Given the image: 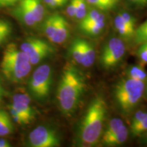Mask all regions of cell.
Segmentation results:
<instances>
[{
    "mask_svg": "<svg viewBox=\"0 0 147 147\" xmlns=\"http://www.w3.org/2000/svg\"><path fill=\"white\" fill-rule=\"evenodd\" d=\"M85 88L82 73L71 64L65 65L59 82L57 98L59 106L64 115L71 116L78 106Z\"/></svg>",
    "mask_w": 147,
    "mask_h": 147,
    "instance_id": "cell-1",
    "label": "cell"
},
{
    "mask_svg": "<svg viewBox=\"0 0 147 147\" xmlns=\"http://www.w3.org/2000/svg\"><path fill=\"white\" fill-rule=\"evenodd\" d=\"M106 115V104L102 97L97 96L89 104L80 123L78 140L84 146H94L102 135Z\"/></svg>",
    "mask_w": 147,
    "mask_h": 147,
    "instance_id": "cell-2",
    "label": "cell"
},
{
    "mask_svg": "<svg viewBox=\"0 0 147 147\" xmlns=\"http://www.w3.org/2000/svg\"><path fill=\"white\" fill-rule=\"evenodd\" d=\"M28 56L13 43L9 44L3 53L0 67L8 81L20 83L28 76L32 69Z\"/></svg>",
    "mask_w": 147,
    "mask_h": 147,
    "instance_id": "cell-3",
    "label": "cell"
},
{
    "mask_svg": "<svg viewBox=\"0 0 147 147\" xmlns=\"http://www.w3.org/2000/svg\"><path fill=\"white\" fill-rule=\"evenodd\" d=\"M146 82L127 78L117 84L114 90L116 102L125 114H129L137 107L144 95Z\"/></svg>",
    "mask_w": 147,
    "mask_h": 147,
    "instance_id": "cell-4",
    "label": "cell"
},
{
    "mask_svg": "<svg viewBox=\"0 0 147 147\" xmlns=\"http://www.w3.org/2000/svg\"><path fill=\"white\" fill-rule=\"evenodd\" d=\"M52 80V67L47 64L39 66L29 79V89L31 94L38 100H45L50 93Z\"/></svg>",
    "mask_w": 147,
    "mask_h": 147,
    "instance_id": "cell-5",
    "label": "cell"
},
{
    "mask_svg": "<svg viewBox=\"0 0 147 147\" xmlns=\"http://www.w3.org/2000/svg\"><path fill=\"white\" fill-rule=\"evenodd\" d=\"M20 49L28 56L32 65L40 63L54 53V49L47 42L35 38H29L25 40Z\"/></svg>",
    "mask_w": 147,
    "mask_h": 147,
    "instance_id": "cell-6",
    "label": "cell"
},
{
    "mask_svg": "<svg viewBox=\"0 0 147 147\" xmlns=\"http://www.w3.org/2000/svg\"><path fill=\"white\" fill-rule=\"evenodd\" d=\"M125 53L123 41L118 38L110 39L104 46L101 55V65L105 69L115 67L121 61Z\"/></svg>",
    "mask_w": 147,
    "mask_h": 147,
    "instance_id": "cell-7",
    "label": "cell"
},
{
    "mask_svg": "<svg viewBox=\"0 0 147 147\" xmlns=\"http://www.w3.org/2000/svg\"><path fill=\"white\" fill-rule=\"evenodd\" d=\"M29 143L33 147H56L60 145V140L55 129L40 125L30 132Z\"/></svg>",
    "mask_w": 147,
    "mask_h": 147,
    "instance_id": "cell-8",
    "label": "cell"
},
{
    "mask_svg": "<svg viewBox=\"0 0 147 147\" xmlns=\"http://www.w3.org/2000/svg\"><path fill=\"white\" fill-rule=\"evenodd\" d=\"M12 105L27 121V124L34 119L35 112L31 104V99L25 93H15L12 99Z\"/></svg>",
    "mask_w": 147,
    "mask_h": 147,
    "instance_id": "cell-9",
    "label": "cell"
},
{
    "mask_svg": "<svg viewBox=\"0 0 147 147\" xmlns=\"http://www.w3.org/2000/svg\"><path fill=\"white\" fill-rule=\"evenodd\" d=\"M69 36V26L67 21L63 16L59 15L57 25L53 35L51 42L61 45L65 42Z\"/></svg>",
    "mask_w": 147,
    "mask_h": 147,
    "instance_id": "cell-10",
    "label": "cell"
},
{
    "mask_svg": "<svg viewBox=\"0 0 147 147\" xmlns=\"http://www.w3.org/2000/svg\"><path fill=\"white\" fill-rule=\"evenodd\" d=\"M14 14L24 25L28 27H34L37 23L31 11L22 1L20 0L17 6L14 9Z\"/></svg>",
    "mask_w": 147,
    "mask_h": 147,
    "instance_id": "cell-11",
    "label": "cell"
},
{
    "mask_svg": "<svg viewBox=\"0 0 147 147\" xmlns=\"http://www.w3.org/2000/svg\"><path fill=\"white\" fill-rule=\"evenodd\" d=\"M106 27V20L92 22L89 23H80L79 28L84 34L95 37L100 35Z\"/></svg>",
    "mask_w": 147,
    "mask_h": 147,
    "instance_id": "cell-12",
    "label": "cell"
},
{
    "mask_svg": "<svg viewBox=\"0 0 147 147\" xmlns=\"http://www.w3.org/2000/svg\"><path fill=\"white\" fill-rule=\"evenodd\" d=\"M34 15L37 23L43 20L45 14V9L41 0H21Z\"/></svg>",
    "mask_w": 147,
    "mask_h": 147,
    "instance_id": "cell-13",
    "label": "cell"
},
{
    "mask_svg": "<svg viewBox=\"0 0 147 147\" xmlns=\"http://www.w3.org/2000/svg\"><path fill=\"white\" fill-rule=\"evenodd\" d=\"M114 27L118 34L126 40H129L134 38L136 29L132 28L123 21L121 16L118 14L114 18Z\"/></svg>",
    "mask_w": 147,
    "mask_h": 147,
    "instance_id": "cell-14",
    "label": "cell"
},
{
    "mask_svg": "<svg viewBox=\"0 0 147 147\" xmlns=\"http://www.w3.org/2000/svg\"><path fill=\"white\" fill-rule=\"evenodd\" d=\"M129 136V131L127 127L125 125L123 126L119 131H117L115 134L112 135L108 138L102 141L103 144L108 146H115L117 145L123 144L127 140Z\"/></svg>",
    "mask_w": 147,
    "mask_h": 147,
    "instance_id": "cell-15",
    "label": "cell"
},
{
    "mask_svg": "<svg viewBox=\"0 0 147 147\" xmlns=\"http://www.w3.org/2000/svg\"><path fill=\"white\" fill-rule=\"evenodd\" d=\"M69 53L71 57L77 63L83 66L84 65V48L83 39L76 38L71 43L69 48Z\"/></svg>",
    "mask_w": 147,
    "mask_h": 147,
    "instance_id": "cell-16",
    "label": "cell"
},
{
    "mask_svg": "<svg viewBox=\"0 0 147 147\" xmlns=\"http://www.w3.org/2000/svg\"><path fill=\"white\" fill-rule=\"evenodd\" d=\"M14 125L9 114L3 110H0V137L6 136L12 133Z\"/></svg>",
    "mask_w": 147,
    "mask_h": 147,
    "instance_id": "cell-17",
    "label": "cell"
},
{
    "mask_svg": "<svg viewBox=\"0 0 147 147\" xmlns=\"http://www.w3.org/2000/svg\"><path fill=\"white\" fill-rule=\"evenodd\" d=\"M59 14H54L48 16L43 25V32L47 38L51 41L56 30L57 25Z\"/></svg>",
    "mask_w": 147,
    "mask_h": 147,
    "instance_id": "cell-18",
    "label": "cell"
},
{
    "mask_svg": "<svg viewBox=\"0 0 147 147\" xmlns=\"http://www.w3.org/2000/svg\"><path fill=\"white\" fill-rule=\"evenodd\" d=\"M84 48V67H90L94 63L96 57L94 46L91 42L83 39Z\"/></svg>",
    "mask_w": 147,
    "mask_h": 147,
    "instance_id": "cell-19",
    "label": "cell"
},
{
    "mask_svg": "<svg viewBox=\"0 0 147 147\" xmlns=\"http://www.w3.org/2000/svg\"><path fill=\"white\" fill-rule=\"evenodd\" d=\"M124 125L123 121L121 120V119L119 118H115L111 119L106 126L105 131H104V134L102 135V140H104L114 134H115L117 131H119L120 129Z\"/></svg>",
    "mask_w": 147,
    "mask_h": 147,
    "instance_id": "cell-20",
    "label": "cell"
},
{
    "mask_svg": "<svg viewBox=\"0 0 147 147\" xmlns=\"http://www.w3.org/2000/svg\"><path fill=\"white\" fill-rule=\"evenodd\" d=\"M127 77L133 80L146 82L147 72L142 67L139 65H132L127 70Z\"/></svg>",
    "mask_w": 147,
    "mask_h": 147,
    "instance_id": "cell-21",
    "label": "cell"
},
{
    "mask_svg": "<svg viewBox=\"0 0 147 147\" xmlns=\"http://www.w3.org/2000/svg\"><path fill=\"white\" fill-rule=\"evenodd\" d=\"M88 4L100 10H109L118 4L119 0H85Z\"/></svg>",
    "mask_w": 147,
    "mask_h": 147,
    "instance_id": "cell-22",
    "label": "cell"
},
{
    "mask_svg": "<svg viewBox=\"0 0 147 147\" xmlns=\"http://www.w3.org/2000/svg\"><path fill=\"white\" fill-rule=\"evenodd\" d=\"M12 31L11 24L8 21L0 18V47L7 41L10 36Z\"/></svg>",
    "mask_w": 147,
    "mask_h": 147,
    "instance_id": "cell-23",
    "label": "cell"
},
{
    "mask_svg": "<svg viewBox=\"0 0 147 147\" xmlns=\"http://www.w3.org/2000/svg\"><path fill=\"white\" fill-rule=\"evenodd\" d=\"M134 39L138 45L147 42V20L136 29Z\"/></svg>",
    "mask_w": 147,
    "mask_h": 147,
    "instance_id": "cell-24",
    "label": "cell"
},
{
    "mask_svg": "<svg viewBox=\"0 0 147 147\" xmlns=\"http://www.w3.org/2000/svg\"><path fill=\"white\" fill-rule=\"evenodd\" d=\"M102 20H106V17L104 14H102L98 9H92L88 11L86 16L81 21H80V23H89L102 21Z\"/></svg>",
    "mask_w": 147,
    "mask_h": 147,
    "instance_id": "cell-25",
    "label": "cell"
},
{
    "mask_svg": "<svg viewBox=\"0 0 147 147\" xmlns=\"http://www.w3.org/2000/svg\"><path fill=\"white\" fill-rule=\"evenodd\" d=\"M87 12V1L85 0H76V14L74 18L81 21L86 16Z\"/></svg>",
    "mask_w": 147,
    "mask_h": 147,
    "instance_id": "cell-26",
    "label": "cell"
},
{
    "mask_svg": "<svg viewBox=\"0 0 147 147\" xmlns=\"http://www.w3.org/2000/svg\"><path fill=\"white\" fill-rule=\"evenodd\" d=\"M147 131V116L142 122H140L136 126L131 128V134L134 136H142Z\"/></svg>",
    "mask_w": 147,
    "mask_h": 147,
    "instance_id": "cell-27",
    "label": "cell"
},
{
    "mask_svg": "<svg viewBox=\"0 0 147 147\" xmlns=\"http://www.w3.org/2000/svg\"><path fill=\"white\" fill-rule=\"evenodd\" d=\"M9 112L11 115V118L13 119L14 121H15L16 123H17L18 124L20 125H27V123L25 121V119L23 118V117L16 110L15 108H14V106L11 104L8 106Z\"/></svg>",
    "mask_w": 147,
    "mask_h": 147,
    "instance_id": "cell-28",
    "label": "cell"
},
{
    "mask_svg": "<svg viewBox=\"0 0 147 147\" xmlns=\"http://www.w3.org/2000/svg\"><path fill=\"white\" fill-rule=\"evenodd\" d=\"M137 55L141 63L147 64V42L141 44L137 51Z\"/></svg>",
    "mask_w": 147,
    "mask_h": 147,
    "instance_id": "cell-29",
    "label": "cell"
},
{
    "mask_svg": "<svg viewBox=\"0 0 147 147\" xmlns=\"http://www.w3.org/2000/svg\"><path fill=\"white\" fill-rule=\"evenodd\" d=\"M147 116V111L145 110H138L136 112L134 115L133 119L131 121V127H134L136 126L137 125H138L140 123L142 122L144 119L146 118Z\"/></svg>",
    "mask_w": 147,
    "mask_h": 147,
    "instance_id": "cell-30",
    "label": "cell"
},
{
    "mask_svg": "<svg viewBox=\"0 0 147 147\" xmlns=\"http://www.w3.org/2000/svg\"><path fill=\"white\" fill-rule=\"evenodd\" d=\"M42 1L49 8L55 9L63 6L68 0H42Z\"/></svg>",
    "mask_w": 147,
    "mask_h": 147,
    "instance_id": "cell-31",
    "label": "cell"
},
{
    "mask_svg": "<svg viewBox=\"0 0 147 147\" xmlns=\"http://www.w3.org/2000/svg\"><path fill=\"white\" fill-rule=\"evenodd\" d=\"M119 14L128 25H129L132 28L136 29V19L129 12L127 11H122Z\"/></svg>",
    "mask_w": 147,
    "mask_h": 147,
    "instance_id": "cell-32",
    "label": "cell"
},
{
    "mask_svg": "<svg viewBox=\"0 0 147 147\" xmlns=\"http://www.w3.org/2000/svg\"><path fill=\"white\" fill-rule=\"evenodd\" d=\"M66 13L67 16L71 18L75 17L76 14V0H70L69 4L66 8Z\"/></svg>",
    "mask_w": 147,
    "mask_h": 147,
    "instance_id": "cell-33",
    "label": "cell"
},
{
    "mask_svg": "<svg viewBox=\"0 0 147 147\" xmlns=\"http://www.w3.org/2000/svg\"><path fill=\"white\" fill-rule=\"evenodd\" d=\"M20 0H0V8H6L16 5Z\"/></svg>",
    "mask_w": 147,
    "mask_h": 147,
    "instance_id": "cell-34",
    "label": "cell"
},
{
    "mask_svg": "<svg viewBox=\"0 0 147 147\" xmlns=\"http://www.w3.org/2000/svg\"><path fill=\"white\" fill-rule=\"evenodd\" d=\"M129 1L138 6H145L147 5V0H129Z\"/></svg>",
    "mask_w": 147,
    "mask_h": 147,
    "instance_id": "cell-35",
    "label": "cell"
},
{
    "mask_svg": "<svg viewBox=\"0 0 147 147\" xmlns=\"http://www.w3.org/2000/svg\"><path fill=\"white\" fill-rule=\"evenodd\" d=\"M3 95H4V88H3L2 79L0 76V102L2 100Z\"/></svg>",
    "mask_w": 147,
    "mask_h": 147,
    "instance_id": "cell-36",
    "label": "cell"
},
{
    "mask_svg": "<svg viewBox=\"0 0 147 147\" xmlns=\"http://www.w3.org/2000/svg\"><path fill=\"white\" fill-rule=\"evenodd\" d=\"M11 144L4 138H0V147H10Z\"/></svg>",
    "mask_w": 147,
    "mask_h": 147,
    "instance_id": "cell-37",
    "label": "cell"
},
{
    "mask_svg": "<svg viewBox=\"0 0 147 147\" xmlns=\"http://www.w3.org/2000/svg\"><path fill=\"white\" fill-rule=\"evenodd\" d=\"M142 142L144 144H147V131L145 132L144 134H142Z\"/></svg>",
    "mask_w": 147,
    "mask_h": 147,
    "instance_id": "cell-38",
    "label": "cell"
},
{
    "mask_svg": "<svg viewBox=\"0 0 147 147\" xmlns=\"http://www.w3.org/2000/svg\"><path fill=\"white\" fill-rule=\"evenodd\" d=\"M144 93H145V95H146V97H147V80H146V84H145V91H144Z\"/></svg>",
    "mask_w": 147,
    "mask_h": 147,
    "instance_id": "cell-39",
    "label": "cell"
}]
</instances>
